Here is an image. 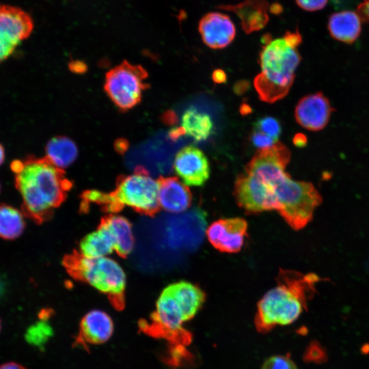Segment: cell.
Wrapping results in <instances>:
<instances>
[{"mask_svg": "<svg viewBox=\"0 0 369 369\" xmlns=\"http://www.w3.org/2000/svg\"><path fill=\"white\" fill-rule=\"evenodd\" d=\"M147 78L148 72L141 65L124 61L107 72L104 89L116 107L127 111L141 101L143 92L149 87Z\"/></svg>", "mask_w": 369, "mask_h": 369, "instance_id": "cell-5", "label": "cell"}, {"mask_svg": "<svg viewBox=\"0 0 369 369\" xmlns=\"http://www.w3.org/2000/svg\"><path fill=\"white\" fill-rule=\"evenodd\" d=\"M52 336V327L46 320H42L29 328L26 333V339L29 343L40 346L45 344Z\"/></svg>", "mask_w": 369, "mask_h": 369, "instance_id": "cell-25", "label": "cell"}, {"mask_svg": "<svg viewBox=\"0 0 369 369\" xmlns=\"http://www.w3.org/2000/svg\"><path fill=\"white\" fill-rule=\"evenodd\" d=\"M10 167L22 197V213L35 220L46 217L63 197L65 182L62 170L45 157L15 160Z\"/></svg>", "mask_w": 369, "mask_h": 369, "instance_id": "cell-2", "label": "cell"}, {"mask_svg": "<svg viewBox=\"0 0 369 369\" xmlns=\"http://www.w3.org/2000/svg\"><path fill=\"white\" fill-rule=\"evenodd\" d=\"M77 156L78 148L68 137L57 136L46 144L45 158L59 169L62 170L71 165Z\"/></svg>", "mask_w": 369, "mask_h": 369, "instance_id": "cell-22", "label": "cell"}, {"mask_svg": "<svg viewBox=\"0 0 369 369\" xmlns=\"http://www.w3.org/2000/svg\"><path fill=\"white\" fill-rule=\"evenodd\" d=\"M25 221L21 212L8 205H0V237L12 240L18 238L25 228Z\"/></svg>", "mask_w": 369, "mask_h": 369, "instance_id": "cell-24", "label": "cell"}, {"mask_svg": "<svg viewBox=\"0 0 369 369\" xmlns=\"http://www.w3.org/2000/svg\"><path fill=\"white\" fill-rule=\"evenodd\" d=\"M184 135H185V132L181 126L174 128L169 132V137L174 141L177 140Z\"/></svg>", "mask_w": 369, "mask_h": 369, "instance_id": "cell-33", "label": "cell"}, {"mask_svg": "<svg viewBox=\"0 0 369 369\" xmlns=\"http://www.w3.org/2000/svg\"><path fill=\"white\" fill-rule=\"evenodd\" d=\"M1 321H0V331H1Z\"/></svg>", "mask_w": 369, "mask_h": 369, "instance_id": "cell-39", "label": "cell"}, {"mask_svg": "<svg viewBox=\"0 0 369 369\" xmlns=\"http://www.w3.org/2000/svg\"><path fill=\"white\" fill-rule=\"evenodd\" d=\"M249 83L246 81H238L234 86V91L236 94L245 93L249 88Z\"/></svg>", "mask_w": 369, "mask_h": 369, "instance_id": "cell-32", "label": "cell"}, {"mask_svg": "<svg viewBox=\"0 0 369 369\" xmlns=\"http://www.w3.org/2000/svg\"><path fill=\"white\" fill-rule=\"evenodd\" d=\"M261 369H297V367L288 355H275L267 358Z\"/></svg>", "mask_w": 369, "mask_h": 369, "instance_id": "cell-27", "label": "cell"}, {"mask_svg": "<svg viewBox=\"0 0 369 369\" xmlns=\"http://www.w3.org/2000/svg\"><path fill=\"white\" fill-rule=\"evenodd\" d=\"M33 29L31 16L12 5L0 4V62L28 38Z\"/></svg>", "mask_w": 369, "mask_h": 369, "instance_id": "cell-8", "label": "cell"}, {"mask_svg": "<svg viewBox=\"0 0 369 369\" xmlns=\"http://www.w3.org/2000/svg\"><path fill=\"white\" fill-rule=\"evenodd\" d=\"M74 268L77 275L97 290L118 297L124 290L126 277L121 264L110 256L99 258L81 257Z\"/></svg>", "mask_w": 369, "mask_h": 369, "instance_id": "cell-6", "label": "cell"}, {"mask_svg": "<svg viewBox=\"0 0 369 369\" xmlns=\"http://www.w3.org/2000/svg\"><path fill=\"white\" fill-rule=\"evenodd\" d=\"M353 11L345 10L331 15L328 29L331 37L345 43H353L361 32V20Z\"/></svg>", "mask_w": 369, "mask_h": 369, "instance_id": "cell-19", "label": "cell"}, {"mask_svg": "<svg viewBox=\"0 0 369 369\" xmlns=\"http://www.w3.org/2000/svg\"><path fill=\"white\" fill-rule=\"evenodd\" d=\"M264 184L275 200L277 211L295 230H299L308 224L323 200L312 183L295 180L286 172Z\"/></svg>", "mask_w": 369, "mask_h": 369, "instance_id": "cell-4", "label": "cell"}, {"mask_svg": "<svg viewBox=\"0 0 369 369\" xmlns=\"http://www.w3.org/2000/svg\"><path fill=\"white\" fill-rule=\"evenodd\" d=\"M159 181L144 171L139 170L123 178L119 182L113 201L144 213L159 207Z\"/></svg>", "mask_w": 369, "mask_h": 369, "instance_id": "cell-7", "label": "cell"}, {"mask_svg": "<svg viewBox=\"0 0 369 369\" xmlns=\"http://www.w3.org/2000/svg\"><path fill=\"white\" fill-rule=\"evenodd\" d=\"M218 8L234 13L247 34L261 30L269 20V5L266 0H243L237 4L221 5Z\"/></svg>", "mask_w": 369, "mask_h": 369, "instance_id": "cell-15", "label": "cell"}, {"mask_svg": "<svg viewBox=\"0 0 369 369\" xmlns=\"http://www.w3.org/2000/svg\"><path fill=\"white\" fill-rule=\"evenodd\" d=\"M0 369H27L23 366L16 362H8L0 366Z\"/></svg>", "mask_w": 369, "mask_h": 369, "instance_id": "cell-35", "label": "cell"}, {"mask_svg": "<svg viewBox=\"0 0 369 369\" xmlns=\"http://www.w3.org/2000/svg\"><path fill=\"white\" fill-rule=\"evenodd\" d=\"M358 15L364 21H369V1L360 3L357 8Z\"/></svg>", "mask_w": 369, "mask_h": 369, "instance_id": "cell-30", "label": "cell"}, {"mask_svg": "<svg viewBox=\"0 0 369 369\" xmlns=\"http://www.w3.org/2000/svg\"><path fill=\"white\" fill-rule=\"evenodd\" d=\"M113 332L110 316L102 310H92L81 319L79 339L84 343L100 344L109 340Z\"/></svg>", "mask_w": 369, "mask_h": 369, "instance_id": "cell-17", "label": "cell"}, {"mask_svg": "<svg viewBox=\"0 0 369 369\" xmlns=\"http://www.w3.org/2000/svg\"><path fill=\"white\" fill-rule=\"evenodd\" d=\"M290 160L287 147L277 141L270 148L258 150L245 167V172L262 183H269L282 176Z\"/></svg>", "mask_w": 369, "mask_h": 369, "instance_id": "cell-9", "label": "cell"}, {"mask_svg": "<svg viewBox=\"0 0 369 369\" xmlns=\"http://www.w3.org/2000/svg\"><path fill=\"white\" fill-rule=\"evenodd\" d=\"M114 251L111 237L103 224L96 230L88 234L80 244L81 256L87 258L110 256Z\"/></svg>", "mask_w": 369, "mask_h": 369, "instance_id": "cell-23", "label": "cell"}, {"mask_svg": "<svg viewBox=\"0 0 369 369\" xmlns=\"http://www.w3.org/2000/svg\"><path fill=\"white\" fill-rule=\"evenodd\" d=\"M240 111L243 115H246L251 111L250 107L248 105L243 104L241 106Z\"/></svg>", "mask_w": 369, "mask_h": 369, "instance_id": "cell-37", "label": "cell"}, {"mask_svg": "<svg viewBox=\"0 0 369 369\" xmlns=\"http://www.w3.org/2000/svg\"><path fill=\"white\" fill-rule=\"evenodd\" d=\"M297 5L307 11H316L323 9L327 0H296Z\"/></svg>", "mask_w": 369, "mask_h": 369, "instance_id": "cell-29", "label": "cell"}, {"mask_svg": "<svg viewBox=\"0 0 369 369\" xmlns=\"http://www.w3.org/2000/svg\"><path fill=\"white\" fill-rule=\"evenodd\" d=\"M292 141L295 146L301 148L305 146L307 138L302 133H297L294 136Z\"/></svg>", "mask_w": 369, "mask_h": 369, "instance_id": "cell-34", "label": "cell"}, {"mask_svg": "<svg viewBox=\"0 0 369 369\" xmlns=\"http://www.w3.org/2000/svg\"><path fill=\"white\" fill-rule=\"evenodd\" d=\"M113 241L115 251L122 255L131 252L135 245V237L129 221L122 215L109 217L103 223Z\"/></svg>", "mask_w": 369, "mask_h": 369, "instance_id": "cell-20", "label": "cell"}, {"mask_svg": "<svg viewBox=\"0 0 369 369\" xmlns=\"http://www.w3.org/2000/svg\"><path fill=\"white\" fill-rule=\"evenodd\" d=\"M318 275L303 274L281 269L276 278L277 285L267 291L259 301L255 323L260 331H268L275 326L288 325L300 316L307 301L315 292Z\"/></svg>", "mask_w": 369, "mask_h": 369, "instance_id": "cell-1", "label": "cell"}, {"mask_svg": "<svg viewBox=\"0 0 369 369\" xmlns=\"http://www.w3.org/2000/svg\"><path fill=\"white\" fill-rule=\"evenodd\" d=\"M173 168L178 178L187 186H202L210 174L206 156L193 146L184 147L177 152Z\"/></svg>", "mask_w": 369, "mask_h": 369, "instance_id": "cell-12", "label": "cell"}, {"mask_svg": "<svg viewBox=\"0 0 369 369\" xmlns=\"http://www.w3.org/2000/svg\"><path fill=\"white\" fill-rule=\"evenodd\" d=\"M198 30L203 42L213 49L228 46L236 36V27L231 18L217 12L204 15L200 20Z\"/></svg>", "mask_w": 369, "mask_h": 369, "instance_id": "cell-14", "label": "cell"}, {"mask_svg": "<svg viewBox=\"0 0 369 369\" xmlns=\"http://www.w3.org/2000/svg\"><path fill=\"white\" fill-rule=\"evenodd\" d=\"M333 108L321 92L309 94L298 102L295 117L297 123L307 130L318 131L329 122Z\"/></svg>", "mask_w": 369, "mask_h": 369, "instance_id": "cell-13", "label": "cell"}, {"mask_svg": "<svg viewBox=\"0 0 369 369\" xmlns=\"http://www.w3.org/2000/svg\"><path fill=\"white\" fill-rule=\"evenodd\" d=\"M159 181V207L173 214L181 213L190 207L191 193L178 177L161 178Z\"/></svg>", "mask_w": 369, "mask_h": 369, "instance_id": "cell-16", "label": "cell"}, {"mask_svg": "<svg viewBox=\"0 0 369 369\" xmlns=\"http://www.w3.org/2000/svg\"><path fill=\"white\" fill-rule=\"evenodd\" d=\"M71 65H72V66H70V68H73L74 72H84L85 70V66L83 63L80 62H74Z\"/></svg>", "mask_w": 369, "mask_h": 369, "instance_id": "cell-36", "label": "cell"}, {"mask_svg": "<svg viewBox=\"0 0 369 369\" xmlns=\"http://www.w3.org/2000/svg\"><path fill=\"white\" fill-rule=\"evenodd\" d=\"M0 191H1V186H0Z\"/></svg>", "mask_w": 369, "mask_h": 369, "instance_id": "cell-41", "label": "cell"}, {"mask_svg": "<svg viewBox=\"0 0 369 369\" xmlns=\"http://www.w3.org/2000/svg\"><path fill=\"white\" fill-rule=\"evenodd\" d=\"M363 1H369V0H363Z\"/></svg>", "mask_w": 369, "mask_h": 369, "instance_id": "cell-40", "label": "cell"}, {"mask_svg": "<svg viewBox=\"0 0 369 369\" xmlns=\"http://www.w3.org/2000/svg\"><path fill=\"white\" fill-rule=\"evenodd\" d=\"M248 225L240 217L224 218L213 221L206 234L210 243L224 253H236L243 247Z\"/></svg>", "mask_w": 369, "mask_h": 369, "instance_id": "cell-11", "label": "cell"}, {"mask_svg": "<svg viewBox=\"0 0 369 369\" xmlns=\"http://www.w3.org/2000/svg\"><path fill=\"white\" fill-rule=\"evenodd\" d=\"M234 195L238 205L247 213L277 211L276 202L266 187L245 172L237 176Z\"/></svg>", "mask_w": 369, "mask_h": 369, "instance_id": "cell-10", "label": "cell"}, {"mask_svg": "<svg viewBox=\"0 0 369 369\" xmlns=\"http://www.w3.org/2000/svg\"><path fill=\"white\" fill-rule=\"evenodd\" d=\"M254 129L268 135L275 141H278L282 132L279 122L276 118L270 116L258 119L254 123Z\"/></svg>", "mask_w": 369, "mask_h": 369, "instance_id": "cell-26", "label": "cell"}, {"mask_svg": "<svg viewBox=\"0 0 369 369\" xmlns=\"http://www.w3.org/2000/svg\"><path fill=\"white\" fill-rule=\"evenodd\" d=\"M4 157H5L4 149L3 146H1V144H0V165L3 162Z\"/></svg>", "mask_w": 369, "mask_h": 369, "instance_id": "cell-38", "label": "cell"}, {"mask_svg": "<svg viewBox=\"0 0 369 369\" xmlns=\"http://www.w3.org/2000/svg\"><path fill=\"white\" fill-rule=\"evenodd\" d=\"M185 135L200 142L207 139L213 133L214 124L211 117L194 107L187 109L181 118V126Z\"/></svg>", "mask_w": 369, "mask_h": 369, "instance_id": "cell-21", "label": "cell"}, {"mask_svg": "<svg viewBox=\"0 0 369 369\" xmlns=\"http://www.w3.org/2000/svg\"><path fill=\"white\" fill-rule=\"evenodd\" d=\"M250 139L252 144L259 150L270 148L277 142L268 135L255 129L250 136Z\"/></svg>", "mask_w": 369, "mask_h": 369, "instance_id": "cell-28", "label": "cell"}, {"mask_svg": "<svg viewBox=\"0 0 369 369\" xmlns=\"http://www.w3.org/2000/svg\"><path fill=\"white\" fill-rule=\"evenodd\" d=\"M167 288L181 306L188 321L197 314L206 300L205 292L189 282H175L167 286Z\"/></svg>", "mask_w": 369, "mask_h": 369, "instance_id": "cell-18", "label": "cell"}, {"mask_svg": "<svg viewBox=\"0 0 369 369\" xmlns=\"http://www.w3.org/2000/svg\"><path fill=\"white\" fill-rule=\"evenodd\" d=\"M301 42V36L296 30L264 44L259 55L261 72L254 80L262 101L273 103L288 94L301 59L298 51Z\"/></svg>", "mask_w": 369, "mask_h": 369, "instance_id": "cell-3", "label": "cell"}, {"mask_svg": "<svg viewBox=\"0 0 369 369\" xmlns=\"http://www.w3.org/2000/svg\"><path fill=\"white\" fill-rule=\"evenodd\" d=\"M212 79L217 84L225 83L227 81V75L222 69H216L213 72Z\"/></svg>", "mask_w": 369, "mask_h": 369, "instance_id": "cell-31", "label": "cell"}]
</instances>
